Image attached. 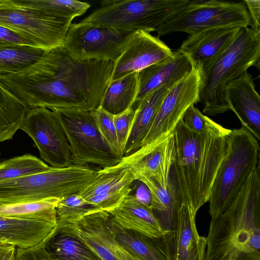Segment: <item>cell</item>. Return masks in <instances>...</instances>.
Wrapping results in <instances>:
<instances>
[{"label": "cell", "instance_id": "obj_1", "mask_svg": "<svg viewBox=\"0 0 260 260\" xmlns=\"http://www.w3.org/2000/svg\"><path fill=\"white\" fill-rule=\"evenodd\" d=\"M114 62L79 60L63 46L46 50L34 63L0 82L30 109L58 111L100 107L111 81Z\"/></svg>", "mask_w": 260, "mask_h": 260}, {"label": "cell", "instance_id": "obj_2", "mask_svg": "<svg viewBox=\"0 0 260 260\" xmlns=\"http://www.w3.org/2000/svg\"><path fill=\"white\" fill-rule=\"evenodd\" d=\"M230 132L210 118L201 133L188 129L182 118L173 131V169L182 203L188 204L196 215L208 202Z\"/></svg>", "mask_w": 260, "mask_h": 260}, {"label": "cell", "instance_id": "obj_3", "mask_svg": "<svg viewBox=\"0 0 260 260\" xmlns=\"http://www.w3.org/2000/svg\"><path fill=\"white\" fill-rule=\"evenodd\" d=\"M205 260H260V169L230 206L211 220Z\"/></svg>", "mask_w": 260, "mask_h": 260}, {"label": "cell", "instance_id": "obj_4", "mask_svg": "<svg viewBox=\"0 0 260 260\" xmlns=\"http://www.w3.org/2000/svg\"><path fill=\"white\" fill-rule=\"evenodd\" d=\"M260 31L251 27L240 28L229 46L209 65L200 69L199 102L203 112L216 116L231 111L225 96L229 82L259 66Z\"/></svg>", "mask_w": 260, "mask_h": 260}, {"label": "cell", "instance_id": "obj_5", "mask_svg": "<svg viewBox=\"0 0 260 260\" xmlns=\"http://www.w3.org/2000/svg\"><path fill=\"white\" fill-rule=\"evenodd\" d=\"M258 141L245 128L231 130L224 157L213 184L208 202L211 220L232 203L251 172L259 165Z\"/></svg>", "mask_w": 260, "mask_h": 260}, {"label": "cell", "instance_id": "obj_6", "mask_svg": "<svg viewBox=\"0 0 260 260\" xmlns=\"http://www.w3.org/2000/svg\"><path fill=\"white\" fill-rule=\"evenodd\" d=\"M98 173L87 166L51 167L45 172L0 182V199L4 205L60 200L82 190Z\"/></svg>", "mask_w": 260, "mask_h": 260}, {"label": "cell", "instance_id": "obj_7", "mask_svg": "<svg viewBox=\"0 0 260 260\" xmlns=\"http://www.w3.org/2000/svg\"><path fill=\"white\" fill-rule=\"evenodd\" d=\"M189 0H106L81 21L122 30L156 31Z\"/></svg>", "mask_w": 260, "mask_h": 260}, {"label": "cell", "instance_id": "obj_8", "mask_svg": "<svg viewBox=\"0 0 260 260\" xmlns=\"http://www.w3.org/2000/svg\"><path fill=\"white\" fill-rule=\"evenodd\" d=\"M250 25V19L243 1L192 0L160 26L156 32L158 38L176 32L190 36L208 29Z\"/></svg>", "mask_w": 260, "mask_h": 260}, {"label": "cell", "instance_id": "obj_9", "mask_svg": "<svg viewBox=\"0 0 260 260\" xmlns=\"http://www.w3.org/2000/svg\"><path fill=\"white\" fill-rule=\"evenodd\" d=\"M72 21L22 5L16 0H0V26L45 51L63 46Z\"/></svg>", "mask_w": 260, "mask_h": 260}, {"label": "cell", "instance_id": "obj_10", "mask_svg": "<svg viewBox=\"0 0 260 260\" xmlns=\"http://www.w3.org/2000/svg\"><path fill=\"white\" fill-rule=\"evenodd\" d=\"M69 141L72 164H94L103 168L122 161L113 153L102 137L91 111L66 109L58 111Z\"/></svg>", "mask_w": 260, "mask_h": 260}, {"label": "cell", "instance_id": "obj_11", "mask_svg": "<svg viewBox=\"0 0 260 260\" xmlns=\"http://www.w3.org/2000/svg\"><path fill=\"white\" fill-rule=\"evenodd\" d=\"M20 129L34 141L41 157L51 167L73 166L69 141L58 112L44 107L30 109Z\"/></svg>", "mask_w": 260, "mask_h": 260}, {"label": "cell", "instance_id": "obj_12", "mask_svg": "<svg viewBox=\"0 0 260 260\" xmlns=\"http://www.w3.org/2000/svg\"><path fill=\"white\" fill-rule=\"evenodd\" d=\"M134 31L80 21L71 24L63 47L71 55L79 60L95 59L114 62Z\"/></svg>", "mask_w": 260, "mask_h": 260}, {"label": "cell", "instance_id": "obj_13", "mask_svg": "<svg viewBox=\"0 0 260 260\" xmlns=\"http://www.w3.org/2000/svg\"><path fill=\"white\" fill-rule=\"evenodd\" d=\"M200 73L192 71L169 89L163 99L142 146L165 138L172 133L187 109L199 102Z\"/></svg>", "mask_w": 260, "mask_h": 260}, {"label": "cell", "instance_id": "obj_14", "mask_svg": "<svg viewBox=\"0 0 260 260\" xmlns=\"http://www.w3.org/2000/svg\"><path fill=\"white\" fill-rule=\"evenodd\" d=\"M112 218L109 212L98 211L78 221L57 222V230L79 239L102 260H135L116 240Z\"/></svg>", "mask_w": 260, "mask_h": 260}, {"label": "cell", "instance_id": "obj_15", "mask_svg": "<svg viewBox=\"0 0 260 260\" xmlns=\"http://www.w3.org/2000/svg\"><path fill=\"white\" fill-rule=\"evenodd\" d=\"M172 54L171 49L158 37L143 30H135L114 61L111 81L138 72Z\"/></svg>", "mask_w": 260, "mask_h": 260}, {"label": "cell", "instance_id": "obj_16", "mask_svg": "<svg viewBox=\"0 0 260 260\" xmlns=\"http://www.w3.org/2000/svg\"><path fill=\"white\" fill-rule=\"evenodd\" d=\"M175 159L173 132L165 138L142 146L122 160L127 164L136 177L144 175L160 183H166L170 178Z\"/></svg>", "mask_w": 260, "mask_h": 260}, {"label": "cell", "instance_id": "obj_17", "mask_svg": "<svg viewBox=\"0 0 260 260\" xmlns=\"http://www.w3.org/2000/svg\"><path fill=\"white\" fill-rule=\"evenodd\" d=\"M194 67L187 55L178 49L173 51L171 56L138 72L137 93L133 107L161 87L171 89Z\"/></svg>", "mask_w": 260, "mask_h": 260}, {"label": "cell", "instance_id": "obj_18", "mask_svg": "<svg viewBox=\"0 0 260 260\" xmlns=\"http://www.w3.org/2000/svg\"><path fill=\"white\" fill-rule=\"evenodd\" d=\"M225 96L230 110L258 141L260 140V96L251 75L246 72L228 83Z\"/></svg>", "mask_w": 260, "mask_h": 260}, {"label": "cell", "instance_id": "obj_19", "mask_svg": "<svg viewBox=\"0 0 260 260\" xmlns=\"http://www.w3.org/2000/svg\"><path fill=\"white\" fill-rule=\"evenodd\" d=\"M57 228V221L0 216V244L30 248L47 243Z\"/></svg>", "mask_w": 260, "mask_h": 260}, {"label": "cell", "instance_id": "obj_20", "mask_svg": "<svg viewBox=\"0 0 260 260\" xmlns=\"http://www.w3.org/2000/svg\"><path fill=\"white\" fill-rule=\"evenodd\" d=\"M111 225L118 243L135 260H174L173 232L152 238L122 228L113 217Z\"/></svg>", "mask_w": 260, "mask_h": 260}, {"label": "cell", "instance_id": "obj_21", "mask_svg": "<svg viewBox=\"0 0 260 260\" xmlns=\"http://www.w3.org/2000/svg\"><path fill=\"white\" fill-rule=\"evenodd\" d=\"M240 28L208 29L189 36L180 50L200 69L209 65L229 46Z\"/></svg>", "mask_w": 260, "mask_h": 260}, {"label": "cell", "instance_id": "obj_22", "mask_svg": "<svg viewBox=\"0 0 260 260\" xmlns=\"http://www.w3.org/2000/svg\"><path fill=\"white\" fill-rule=\"evenodd\" d=\"M196 216L188 204H181L173 231L174 260H205L206 238L199 235Z\"/></svg>", "mask_w": 260, "mask_h": 260}, {"label": "cell", "instance_id": "obj_23", "mask_svg": "<svg viewBox=\"0 0 260 260\" xmlns=\"http://www.w3.org/2000/svg\"><path fill=\"white\" fill-rule=\"evenodd\" d=\"M137 180L148 188L151 195L150 207L162 230L166 232H173L178 210L182 203L173 168L166 183H160L144 175L139 176Z\"/></svg>", "mask_w": 260, "mask_h": 260}, {"label": "cell", "instance_id": "obj_24", "mask_svg": "<svg viewBox=\"0 0 260 260\" xmlns=\"http://www.w3.org/2000/svg\"><path fill=\"white\" fill-rule=\"evenodd\" d=\"M110 213L114 221L125 229L152 238H159L168 233L162 230L151 208L131 193Z\"/></svg>", "mask_w": 260, "mask_h": 260}, {"label": "cell", "instance_id": "obj_25", "mask_svg": "<svg viewBox=\"0 0 260 260\" xmlns=\"http://www.w3.org/2000/svg\"><path fill=\"white\" fill-rule=\"evenodd\" d=\"M169 90L166 87H161L146 95L137 103L134 109V120L124 148L123 157L142 146L161 102Z\"/></svg>", "mask_w": 260, "mask_h": 260}, {"label": "cell", "instance_id": "obj_26", "mask_svg": "<svg viewBox=\"0 0 260 260\" xmlns=\"http://www.w3.org/2000/svg\"><path fill=\"white\" fill-rule=\"evenodd\" d=\"M136 178L129 166L122 160L118 164L98 171L95 178L78 192L84 200L106 194L132 185Z\"/></svg>", "mask_w": 260, "mask_h": 260}, {"label": "cell", "instance_id": "obj_27", "mask_svg": "<svg viewBox=\"0 0 260 260\" xmlns=\"http://www.w3.org/2000/svg\"><path fill=\"white\" fill-rule=\"evenodd\" d=\"M29 109L0 82V143L13 138Z\"/></svg>", "mask_w": 260, "mask_h": 260}, {"label": "cell", "instance_id": "obj_28", "mask_svg": "<svg viewBox=\"0 0 260 260\" xmlns=\"http://www.w3.org/2000/svg\"><path fill=\"white\" fill-rule=\"evenodd\" d=\"M137 89V72L111 81L100 107L115 115L132 108Z\"/></svg>", "mask_w": 260, "mask_h": 260}, {"label": "cell", "instance_id": "obj_29", "mask_svg": "<svg viewBox=\"0 0 260 260\" xmlns=\"http://www.w3.org/2000/svg\"><path fill=\"white\" fill-rule=\"evenodd\" d=\"M45 248L56 260H102L79 239L57 229L46 243Z\"/></svg>", "mask_w": 260, "mask_h": 260}, {"label": "cell", "instance_id": "obj_30", "mask_svg": "<svg viewBox=\"0 0 260 260\" xmlns=\"http://www.w3.org/2000/svg\"><path fill=\"white\" fill-rule=\"evenodd\" d=\"M45 50L22 45H0V77L16 73L37 61Z\"/></svg>", "mask_w": 260, "mask_h": 260}, {"label": "cell", "instance_id": "obj_31", "mask_svg": "<svg viewBox=\"0 0 260 260\" xmlns=\"http://www.w3.org/2000/svg\"><path fill=\"white\" fill-rule=\"evenodd\" d=\"M59 199L14 203L0 206V216L56 221V208Z\"/></svg>", "mask_w": 260, "mask_h": 260}, {"label": "cell", "instance_id": "obj_32", "mask_svg": "<svg viewBox=\"0 0 260 260\" xmlns=\"http://www.w3.org/2000/svg\"><path fill=\"white\" fill-rule=\"evenodd\" d=\"M51 168L30 154L14 157L0 163V182L45 172Z\"/></svg>", "mask_w": 260, "mask_h": 260}, {"label": "cell", "instance_id": "obj_33", "mask_svg": "<svg viewBox=\"0 0 260 260\" xmlns=\"http://www.w3.org/2000/svg\"><path fill=\"white\" fill-rule=\"evenodd\" d=\"M19 3L43 10L58 17L72 20L84 14L89 3L76 0H16Z\"/></svg>", "mask_w": 260, "mask_h": 260}, {"label": "cell", "instance_id": "obj_34", "mask_svg": "<svg viewBox=\"0 0 260 260\" xmlns=\"http://www.w3.org/2000/svg\"><path fill=\"white\" fill-rule=\"evenodd\" d=\"M101 211L86 202L78 193L60 199L56 208V221L71 222L78 221L83 217Z\"/></svg>", "mask_w": 260, "mask_h": 260}, {"label": "cell", "instance_id": "obj_35", "mask_svg": "<svg viewBox=\"0 0 260 260\" xmlns=\"http://www.w3.org/2000/svg\"><path fill=\"white\" fill-rule=\"evenodd\" d=\"M100 134L114 154L122 159L123 154L118 143L114 124V115L101 107L91 111Z\"/></svg>", "mask_w": 260, "mask_h": 260}, {"label": "cell", "instance_id": "obj_36", "mask_svg": "<svg viewBox=\"0 0 260 260\" xmlns=\"http://www.w3.org/2000/svg\"><path fill=\"white\" fill-rule=\"evenodd\" d=\"M134 117L135 109L132 107L114 115V124L119 145L123 156L124 148L132 129Z\"/></svg>", "mask_w": 260, "mask_h": 260}, {"label": "cell", "instance_id": "obj_37", "mask_svg": "<svg viewBox=\"0 0 260 260\" xmlns=\"http://www.w3.org/2000/svg\"><path fill=\"white\" fill-rule=\"evenodd\" d=\"M209 118L201 113L194 106H189L185 112L182 120L188 129L196 133H201L206 128Z\"/></svg>", "mask_w": 260, "mask_h": 260}, {"label": "cell", "instance_id": "obj_38", "mask_svg": "<svg viewBox=\"0 0 260 260\" xmlns=\"http://www.w3.org/2000/svg\"><path fill=\"white\" fill-rule=\"evenodd\" d=\"M22 45L35 47L30 41L22 36L0 26V45Z\"/></svg>", "mask_w": 260, "mask_h": 260}, {"label": "cell", "instance_id": "obj_39", "mask_svg": "<svg viewBox=\"0 0 260 260\" xmlns=\"http://www.w3.org/2000/svg\"><path fill=\"white\" fill-rule=\"evenodd\" d=\"M251 21V28L260 31V1L244 0Z\"/></svg>", "mask_w": 260, "mask_h": 260}, {"label": "cell", "instance_id": "obj_40", "mask_svg": "<svg viewBox=\"0 0 260 260\" xmlns=\"http://www.w3.org/2000/svg\"><path fill=\"white\" fill-rule=\"evenodd\" d=\"M24 260H56L51 258L46 249L39 247L30 250L26 255Z\"/></svg>", "mask_w": 260, "mask_h": 260}, {"label": "cell", "instance_id": "obj_41", "mask_svg": "<svg viewBox=\"0 0 260 260\" xmlns=\"http://www.w3.org/2000/svg\"><path fill=\"white\" fill-rule=\"evenodd\" d=\"M16 247L11 245L4 253L2 260H16Z\"/></svg>", "mask_w": 260, "mask_h": 260}, {"label": "cell", "instance_id": "obj_42", "mask_svg": "<svg viewBox=\"0 0 260 260\" xmlns=\"http://www.w3.org/2000/svg\"><path fill=\"white\" fill-rule=\"evenodd\" d=\"M11 245H4L0 246V260H2L3 256L5 251L11 246Z\"/></svg>", "mask_w": 260, "mask_h": 260}, {"label": "cell", "instance_id": "obj_43", "mask_svg": "<svg viewBox=\"0 0 260 260\" xmlns=\"http://www.w3.org/2000/svg\"><path fill=\"white\" fill-rule=\"evenodd\" d=\"M4 205L3 201L0 199V206Z\"/></svg>", "mask_w": 260, "mask_h": 260}, {"label": "cell", "instance_id": "obj_44", "mask_svg": "<svg viewBox=\"0 0 260 260\" xmlns=\"http://www.w3.org/2000/svg\"><path fill=\"white\" fill-rule=\"evenodd\" d=\"M1 245H2V244H0V246H1Z\"/></svg>", "mask_w": 260, "mask_h": 260}]
</instances>
